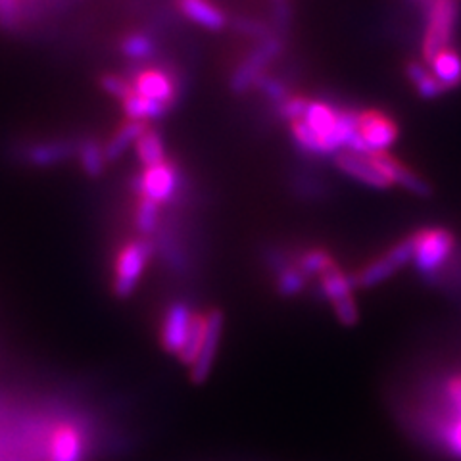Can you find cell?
Here are the masks:
<instances>
[{
	"label": "cell",
	"instance_id": "cell-22",
	"mask_svg": "<svg viewBox=\"0 0 461 461\" xmlns=\"http://www.w3.org/2000/svg\"><path fill=\"white\" fill-rule=\"evenodd\" d=\"M158 221H160V204L154 200L139 196L137 210H135V225L142 235H150L156 230Z\"/></svg>",
	"mask_w": 461,
	"mask_h": 461
},
{
	"label": "cell",
	"instance_id": "cell-21",
	"mask_svg": "<svg viewBox=\"0 0 461 461\" xmlns=\"http://www.w3.org/2000/svg\"><path fill=\"white\" fill-rule=\"evenodd\" d=\"M204 335H206V315L196 313L193 327H191V333H189V337H186V342L179 354V359L183 364L193 366L196 362V357L202 348V342H204Z\"/></svg>",
	"mask_w": 461,
	"mask_h": 461
},
{
	"label": "cell",
	"instance_id": "cell-5",
	"mask_svg": "<svg viewBox=\"0 0 461 461\" xmlns=\"http://www.w3.org/2000/svg\"><path fill=\"white\" fill-rule=\"evenodd\" d=\"M457 12L459 0H430L429 27L423 42L425 58L429 62L432 60V56L444 49H448V42L452 39V32L457 20Z\"/></svg>",
	"mask_w": 461,
	"mask_h": 461
},
{
	"label": "cell",
	"instance_id": "cell-26",
	"mask_svg": "<svg viewBox=\"0 0 461 461\" xmlns=\"http://www.w3.org/2000/svg\"><path fill=\"white\" fill-rule=\"evenodd\" d=\"M306 286V276L298 267H285L279 273L277 279V291L283 296H294L304 291Z\"/></svg>",
	"mask_w": 461,
	"mask_h": 461
},
{
	"label": "cell",
	"instance_id": "cell-27",
	"mask_svg": "<svg viewBox=\"0 0 461 461\" xmlns=\"http://www.w3.org/2000/svg\"><path fill=\"white\" fill-rule=\"evenodd\" d=\"M154 50L152 41L147 35H140V33H133V35H127L122 42V52L131 58V60H142V58H149Z\"/></svg>",
	"mask_w": 461,
	"mask_h": 461
},
{
	"label": "cell",
	"instance_id": "cell-7",
	"mask_svg": "<svg viewBox=\"0 0 461 461\" xmlns=\"http://www.w3.org/2000/svg\"><path fill=\"white\" fill-rule=\"evenodd\" d=\"M133 189L137 196L150 198L156 204H166L179 189V173L167 160L152 167H144L140 176L135 177Z\"/></svg>",
	"mask_w": 461,
	"mask_h": 461
},
{
	"label": "cell",
	"instance_id": "cell-15",
	"mask_svg": "<svg viewBox=\"0 0 461 461\" xmlns=\"http://www.w3.org/2000/svg\"><path fill=\"white\" fill-rule=\"evenodd\" d=\"M149 123L147 122H139V120H127L125 123H122L118 127V131L112 135V139L106 142L104 147V154H106V160L113 162L118 160V158L135 144L144 133L149 131Z\"/></svg>",
	"mask_w": 461,
	"mask_h": 461
},
{
	"label": "cell",
	"instance_id": "cell-10",
	"mask_svg": "<svg viewBox=\"0 0 461 461\" xmlns=\"http://www.w3.org/2000/svg\"><path fill=\"white\" fill-rule=\"evenodd\" d=\"M373 164L377 166L381 169L383 176L391 181L393 185H400L403 186V189L410 191L411 194L415 196H421V198H427L432 194V189L430 185L421 179L417 173H413L410 167H406L403 164H400L396 158H393L391 154L386 152H375V154H369Z\"/></svg>",
	"mask_w": 461,
	"mask_h": 461
},
{
	"label": "cell",
	"instance_id": "cell-14",
	"mask_svg": "<svg viewBox=\"0 0 461 461\" xmlns=\"http://www.w3.org/2000/svg\"><path fill=\"white\" fill-rule=\"evenodd\" d=\"M77 154V144L68 140H52V142H39L27 149V160L35 166H54L68 160L69 156Z\"/></svg>",
	"mask_w": 461,
	"mask_h": 461
},
{
	"label": "cell",
	"instance_id": "cell-4",
	"mask_svg": "<svg viewBox=\"0 0 461 461\" xmlns=\"http://www.w3.org/2000/svg\"><path fill=\"white\" fill-rule=\"evenodd\" d=\"M357 133L359 140L354 152L359 154H375L386 152L388 147H393L398 137V125L381 112H364L357 113Z\"/></svg>",
	"mask_w": 461,
	"mask_h": 461
},
{
	"label": "cell",
	"instance_id": "cell-28",
	"mask_svg": "<svg viewBox=\"0 0 461 461\" xmlns=\"http://www.w3.org/2000/svg\"><path fill=\"white\" fill-rule=\"evenodd\" d=\"M100 86H103L104 93H108L113 98H120V100L127 98L133 93V83H127L123 77L112 76V74L100 77Z\"/></svg>",
	"mask_w": 461,
	"mask_h": 461
},
{
	"label": "cell",
	"instance_id": "cell-25",
	"mask_svg": "<svg viewBox=\"0 0 461 461\" xmlns=\"http://www.w3.org/2000/svg\"><path fill=\"white\" fill-rule=\"evenodd\" d=\"M333 264H335L333 258H330L325 250L313 249L300 256L298 269L304 273V276H321V273L327 271Z\"/></svg>",
	"mask_w": 461,
	"mask_h": 461
},
{
	"label": "cell",
	"instance_id": "cell-2",
	"mask_svg": "<svg viewBox=\"0 0 461 461\" xmlns=\"http://www.w3.org/2000/svg\"><path fill=\"white\" fill-rule=\"evenodd\" d=\"M415 237V252H413V264L420 269L423 276H430V273L438 271L446 259L450 258L456 239L448 229L432 227V229H421L413 233Z\"/></svg>",
	"mask_w": 461,
	"mask_h": 461
},
{
	"label": "cell",
	"instance_id": "cell-11",
	"mask_svg": "<svg viewBox=\"0 0 461 461\" xmlns=\"http://www.w3.org/2000/svg\"><path fill=\"white\" fill-rule=\"evenodd\" d=\"M221 330H223V313L220 310L208 312L204 342H202L196 362L191 366V379L198 384L204 383L212 371L213 359H215V354H218V346L221 340Z\"/></svg>",
	"mask_w": 461,
	"mask_h": 461
},
{
	"label": "cell",
	"instance_id": "cell-31",
	"mask_svg": "<svg viewBox=\"0 0 461 461\" xmlns=\"http://www.w3.org/2000/svg\"><path fill=\"white\" fill-rule=\"evenodd\" d=\"M259 86H262V91L273 98V100H283L285 98V89L283 86L276 81V79H267V77H262L259 79Z\"/></svg>",
	"mask_w": 461,
	"mask_h": 461
},
{
	"label": "cell",
	"instance_id": "cell-1",
	"mask_svg": "<svg viewBox=\"0 0 461 461\" xmlns=\"http://www.w3.org/2000/svg\"><path fill=\"white\" fill-rule=\"evenodd\" d=\"M154 247L149 240H131L120 250L113 266V294L118 298L131 296L137 288Z\"/></svg>",
	"mask_w": 461,
	"mask_h": 461
},
{
	"label": "cell",
	"instance_id": "cell-23",
	"mask_svg": "<svg viewBox=\"0 0 461 461\" xmlns=\"http://www.w3.org/2000/svg\"><path fill=\"white\" fill-rule=\"evenodd\" d=\"M408 76L415 83L417 93L425 98H435L440 93H444V86L437 81L435 76H430L421 64H410Z\"/></svg>",
	"mask_w": 461,
	"mask_h": 461
},
{
	"label": "cell",
	"instance_id": "cell-17",
	"mask_svg": "<svg viewBox=\"0 0 461 461\" xmlns=\"http://www.w3.org/2000/svg\"><path fill=\"white\" fill-rule=\"evenodd\" d=\"M179 8L186 18L208 29H221L225 16L220 8L210 5L208 0H179Z\"/></svg>",
	"mask_w": 461,
	"mask_h": 461
},
{
	"label": "cell",
	"instance_id": "cell-16",
	"mask_svg": "<svg viewBox=\"0 0 461 461\" xmlns=\"http://www.w3.org/2000/svg\"><path fill=\"white\" fill-rule=\"evenodd\" d=\"M432 76L444 86V89H452L461 83V56L452 50L444 49L438 54L432 56L430 60Z\"/></svg>",
	"mask_w": 461,
	"mask_h": 461
},
{
	"label": "cell",
	"instance_id": "cell-6",
	"mask_svg": "<svg viewBox=\"0 0 461 461\" xmlns=\"http://www.w3.org/2000/svg\"><path fill=\"white\" fill-rule=\"evenodd\" d=\"M413 252H415V237L410 235L408 239H403L400 244H396L394 249L388 250L384 256L377 258L375 262L367 264L362 271H359L354 277L356 285L364 288L381 285L388 277H393L400 267L406 266L410 259H413Z\"/></svg>",
	"mask_w": 461,
	"mask_h": 461
},
{
	"label": "cell",
	"instance_id": "cell-20",
	"mask_svg": "<svg viewBox=\"0 0 461 461\" xmlns=\"http://www.w3.org/2000/svg\"><path fill=\"white\" fill-rule=\"evenodd\" d=\"M77 156L83 171L89 177H98L103 176V171L106 169V154H104V147H100L95 140H85L81 144H77Z\"/></svg>",
	"mask_w": 461,
	"mask_h": 461
},
{
	"label": "cell",
	"instance_id": "cell-13",
	"mask_svg": "<svg viewBox=\"0 0 461 461\" xmlns=\"http://www.w3.org/2000/svg\"><path fill=\"white\" fill-rule=\"evenodd\" d=\"M133 91L166 106H171L173 98H176V85H173V79L162 69L140 71L133 79Z\"/></svg>",
	"mask_w": 461,
	"mask_h": 461
},
{
	"label": "cell",
	"instance_id": "cell-9",
	"mask_svg": "<svg viewBox=\"0 0 461 461\" xmlns=\"http://www.w3.org/2000/svg\"><path fill=\"white\" fill-rule=\"evenodd\" d=\"M85 450V437L77 425L66 421L52 429L47 450L49 461H83Z\"/></svg>",
	"mask_w": 461,
	"mask_h": 461
},
{
	"label": "cell",
	"instance_id": "cell-19",
	"mask_svg": "<svg viewBox=\"0 0 461 461\" xmlns=\"http://www.w3.org/2000/svg\"><path fill=\"white\" fill-rule=\"evenodd\" d=\"M135 150L142 167H152L166 162L164 140L156 131H152V129H149V131L135 142Z\"/></svg>",
	"mask_w": 461,
	"mask_h": 461
},
{
	"label": "cell",
	"instance_id": "cell-18",
	"mask_svg": "<svg viewBox=\"0 0 461 461\" xmlns=\"http://www.w3.org/2000/svg\"><path fill=\"white\" fill-rule=\"evenodd\" d=\"M122 106L127 120H139V122L160 120L162 115H166V112L169 110V106L156 103V100H150L147 96H140L135 91L122 100Z\"/></svg>",
	"mask_w": 461,
	"mask_h": 461
},
{
	"label": "cell",
	"instance_id": "cell-12",
	"mask_svg": "<svg viewBox=\"0 0 461 461\" xmlns=\"http://www.w3.org/2000/svg\"><path fill=\"white\" fill-rule=\"evenodd\" d=\"M337 166L346 173V176H350L364 185L375 186V189H388V186L393 185L383 176L381 169L373 164L371 156L367 154H359L354 150L339 152Z\"/></svg>",
	"mask_w": 461,
	"mask_h": 461
},
{
	"label": "cell",
	"instance_id": "cell-30",
	"mask_svg": "<svg viewBox=\"0 0 461 461\" xmlns=\"http://www.w3.org/2000/svg\"><path fill=\"white\" fill-rule=\"evenodd\" d=\"M446 444H448V448L454 454L461 456V415H457V420L448 425V430H446Z\"/></svg>",
	"mask_w": 461,
	"mask_h": 461
},
{
	"label": "cell",
	"instance_id": "cell-24",
	"mask_svg": "<svg viewBox=\"0 0 461 461\" xmlns=\"http://www.w3.org/2000/svg\"><path fill=\"white\" fill-rule=\"evenodd\" d=\"M291 125H293V135H294L300 149H304L310 154H327L323 140L304 120L291 122Z\"/></svg>",
	"mask_w": 461,
	"mask_h": 461
},
{
	"label": "cell",
	"instance_id": "cell-29",
	"mask_svg": "<svg viewBox=\"0 0 461 461\" xmlns=\"http://www.w3.org/2000/svg\"><path fill=\"white\" fill-rule=\"evenodd\" d=\"M308 104H310V100H306V98L286 100V103L281 108V113L285 115L288 122H296V120L304 118V113L308 110Z\"/></svg>",
	"mask_w": 461,
	"mask_h": 461
},
{
	"label": "cell",
	"instance_id": "cell-8",
	"mask_svg": "<svg viewBox=\"0 0 461 461\" xmlns=\"http://www.w3.org/2000/svg\"><path fill=\"white\" fill-rule=\"evenodd\" d=\"M193 310L185 304V302H176L166 312L164 323H162V346L167 354L179 356L186 337L191 333V327L194 321Z\"/></svg>",
	"mask_w": 461,
	"mask_h": 461
},
{
	"label": "cell",
	"instance_id": "cell-3",
	"mask_svg": "<svg viewBox=\"0 0 461 461\" xmlns=\"http://www.w3.org/2000/svg\"><path fill=\"white\" fill-rule=\"evenodd\" d=\"M320 281H321V291L325 298L330 302V306H333L337 320L342 325H348V327L356 325L359 315L354 302V286H356L354 277H348L342 269H339L333 264L327 271L321 273Z\"/></svg>",
	"mask_w": 461,
	"mask_h": 461
},
{
	"label": "cell",
	"instance_id": "cell-32",
	"mask_svg": "<svg viewBox=\"0 0 461 461\" xmlns=\"http://www.w3.org/2000/svg\"><path fill=\"white\" fill-rule=\"evenodd\" d=\"M3 3H14V0H3Z\"/></svg>",
	"mask_w": 461,
	"mask_h": 461
}]
</instances>
